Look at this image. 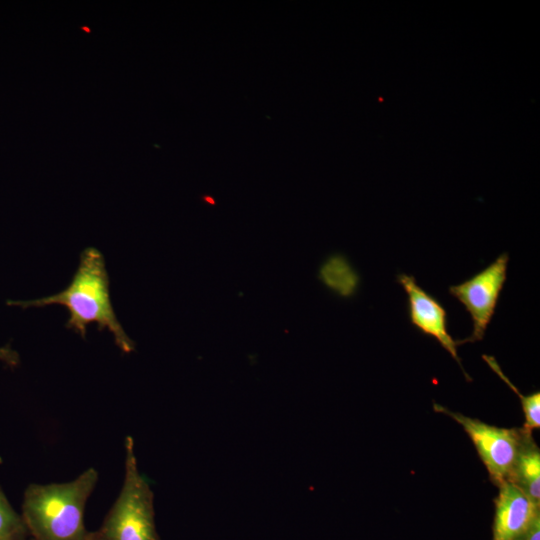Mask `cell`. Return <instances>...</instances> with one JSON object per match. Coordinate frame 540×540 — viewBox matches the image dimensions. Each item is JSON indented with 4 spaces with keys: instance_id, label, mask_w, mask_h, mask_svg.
<instances>
[{
    "instance_id": "cell-5",
    "label": "cell",
    "mask_w": 540,
    "mask_h": 540,
    "mask_svg": "<svg viewBox=\"0 0 540 540\" xmlns=\"http://www.w3.org/2000/svg\"><path fill=\"white\" fill-rule=\"evenodd\" d=\"M509 255L502 253L484 270L468 280L449 287V293L460 301L472 320V333L457 344L481 341L494 316L498 299L507 278Z\"/></svg>"
},
{
    "instance_id": "cell-7",
    "label": "cell",
    "mask_w": 540,
    "mask_h": 540,
    "mask_svg": "<svg viewBox=\"0 0 540 540\" xmlns=\"http://www.w3.org/2000/svg\"><path fill=\"white\" fill-rule=\"evenodd\" d=\"M539 508L516 484L502 483L495 499L492 540H516L540 515Z\"/></svg>"
},
{
    "instance_id": "cell-12",
    "label": "cell",
    "mask_w": 540,
    "mask_h": 540,
    "mask_svg": "<svg viewBox=\"0 0 540 540\" xmlns=\"http://www.w3.org/2000/svg\"><path fill=\"white\" fill-rule=\"evenodd\" d=\"M0 361L11 367L17 366L19 364V355L9 346L0 347Z\"/></svg>"
},
{
    "instance_id": "cell-9",
    "label": "cell",
    "mask_w": 540,
    "mask_h": 540,
    "mask_svg": "<svg viewBox=\"0 0 540 540\" xmlns=\"http://www.w3.org/2000/svg\"><path fill=\"white\" fill-rule=\"evenodd\" d=\"M483 359L520 398L523 412L525 415V423L522 427V430L525 433L532 434V430L538 429L540 427V393L535 392L531 395H523L502 372L500 366L498 365L494 357L483 355Z\"/></svg>"
},
{
    "instance_id": "cell-6",
    "label": "cell",
    "mask_w": 540,
    "mask_h": 540,
    "mask_svg": "<svg viewBox=\"0 0 540 540\" xmlns=\"http://www.w3.org/2000/svg\"><path fill=\"white\" fill-rule=\"evenodd\" d=\"M397 281L407 294L411 324L423 334L436 339L461 366L457 340L448 332L447 312L442 304L421 288L413 276L402 273L397 276Z\"/></svg>"
},
{
    "instance_id": "cell-4",
    "label": "cell",
    "mask_w": 540,
    "mask_h": 540,
    "mask_svg": "<svg viewBox=\"0 0 540 540\" xmlns=\"http://www.w3.org/2000/svg\"><path fill=\"white\" fill-rule=\"evenodd\" d=\"M434 409L448 415L463 427L495 485L499 487L502 483L511 481L523 439L521 429L488 425L438 404H434Z\"/></svg>"
},
{
    "instance_id": "cell-1",
    "label": "cell",
    "mask_w": 540,
    "mask_h": 540,
    "mask_svg": "<svg viewBox=\"0 0 540 540\" xmlns=\"http://www.w3.org/2000/svg\"><path fill=\"white\" fill-rule=\"evenodd\" d=\"M109 284L103 254L94 247H88L81 253L79 266L64 290L35 300H9L7 304L22 309L62 305L69 311L67 328L85 338L88 325L95 323L98 330L107 329L113 335L115 344L122 352L131 353L135 344L114 312Z\"/></svg>"
},
{
    "instance_id": "cell-14",
    "label": "cell",
    "mask_w": 540,
    "mask_h": 540,
    "mask_svg": "<svg viewBox=\"0 0 540 540\" xmlns=\"http://www.w3.org/2000/svg\"><path fill=\"white\" fill-rule=\"evenodd\" d=\"M82 29L86 32H90V29L88 27H82Z\"/></svg>"
},
{
    "instance_id": "cell-15",
    "label": "cell",
    "mask_w": 540,
    "mask_h": 540,
    "mask_svg": "<svg viewBox=\"0 0 540 540\" xmlns=\"http://www.w3.org/2000/svg\"><path fill=\"white\" fill-rule=\"evenodd\" d=\"M2 463V458L0 457V464Z\"/></svg>"
},
{
    "instance_id": "cell-16",
    "label": "cell",
    "mask_w": 540,
    "mask_h": 540,
    "mask_svg": "<svg viewBox=\"0 0 540 540\" xmlns=\"http://www.w3.org/2000/svg\"><path fill=\"white\" fill-rule=\"evenodd\" d=\"M29 540H32V539H29Z\"/></svg>"
},
{
    "instance_id": "cell-13",
    "label": "cell",
    "mask_w": 540,
    "mask_h": 540,
    "mask_svg": "<svg viewBox=\"0 0 540 540\" xmlns=\"http://www.w3.org/2000/svg\"><path fill=\"white\" fill-rule=\"evenodd\" d=\"M205 201L209 202L210 204L214 205L215 204V200L212 199L211 197L209 196H206L204 197Z\"/></svg>"
},
{
    "instance_id": "cell-10",
    "label": "cell",
    "mask_w": 540,
    "mask_h": 540,
    "mask_svg": "<svg viewBox=\"0 0 540 540\" xmlns=\"http://www.w3.org/2000/svg\"><path fill=\"white\" fill-rule=\"evenodd\" d=\"M21 514H18L0 489V540H29Z\"/></svg>"
},
{
    "instance_id": "cell-8",
    "label": "cell",
    "mask_w": 540,
    "mask_h": 540,
    "mask_svg": "<svg viewBox=\"0 0 540 540\" xmlns=\"http://www.w3.org/2000/svg\"><path fill=\"white\" fill-rule=\"evenodd\" d=\"M522 432V444L510 482L516 484L536 504L540 505V452L532 434L525 433L523 430Z\"/></svg>"
},
{
    "instance_id": "cell-11",
    "label": "cell",
    "mask_w": 540,
    "mask_h": 540,
    "mask_svg": "<svg viewBox=\"0 0 540 540\" xmlns=\"http://www.w3.org/2000/svg\"><path fill=\"white\" fill-rule=\"evenodd\" d=\"M516 540H540V515H538L528 529Z\"/></svg>"
},
{
    "instance_id": "cell-2",
    "label": "cell",
    "mask_w": 540,
    "mask_h": 540,
    "mask_svg": "<svg viewBox=\"0 0 540 540\" xmlns=\"http://www.w3.org/2000/svg\"><path fill=\"white\" fill-rule=\"evenodd\" d=\"M98 481L94 468L64 483L30 484L21 516L32 540H89L84 514Z\"/></svg>"
},
{
    "instance_id": "cell-3",
    "label": "cell",
    "mask_w": 540,
    "mask_h": 540,
    "mask_svg": "<svg viewBox=\"0 0 540 540\" xmlns=\"http://www.w3.org/2000/svg\"><path fill=\"white\" fill-rule=\"evenodd\" d=\"M124 480L120 493L89 540H160L155 525L154 494L141 474L134 440H125Z\"/></svg>"
}]
</instances>
